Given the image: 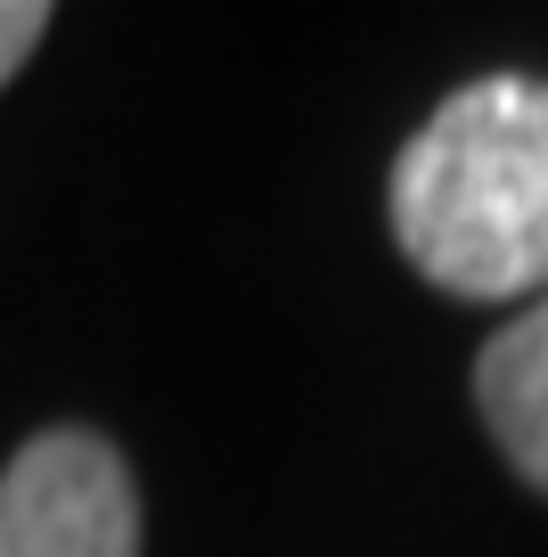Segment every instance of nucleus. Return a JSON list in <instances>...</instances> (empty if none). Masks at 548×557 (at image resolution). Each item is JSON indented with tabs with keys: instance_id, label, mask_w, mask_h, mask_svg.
<instances>
[{
	"instance_id": "f03ea898",
	"label": "nucleus",
	"mask_w": 548,
	"mask_h": 557,
	"mask_svg": "<svg viewBox=\"0 0 548 557\" xmlns=\"http://www.w3.org/2000/svg\"><path fill=\"white\" fill-rule=\"evenodd\" d=\"M0 557H139L132 468L90 426H50L0 468Z\"/></svg>"
},
{
	"instance_id": "20e7f679",
	"label": "nucleus",
	"mask_w": 548,
	"mask_h": 557,
	"mask_svg": "<svg viewBox=\"0 0 548 557\" xmlns=\"http://www.w3.org/2000/svg\"><path fill=\"white\" fill-rule=\"evenodd\" d=\"M41 34H50V9H41V0H0V83L34 58Z\"/></svg>"
},
{
	"instance_id": "f257e3e1",
	"label": "nucleus",
	"mask_w": 548,
	"mask_h": 557,
	"mask_svg": "<svg viewBox=\"0 0 548 557\" xmlns=\"http://www.w3.org/2000/svg\"><path fill=\"white\" fill-rule=\"evenodd\" d=\"M394 238L459 304L548 296V83H466L394 157Z\"/></svg>"
},
{
	"instance_id": "7ed1b4c3",
	"label": "nucleus",
	"mask_w": 548,
	"mask_h": 557,
	"mask_svg": "<svg viewBox=\"0 0 548 557\" xmlns=\"http://www.w3.org/2000/svg\"><path fill=\"white\" fill-rule=\"evenodd\" d=\"M475 410L491 426L499 459L548 492V296L524 304L491 345L475 352Z\"/></svg>"
}]
</instances>
